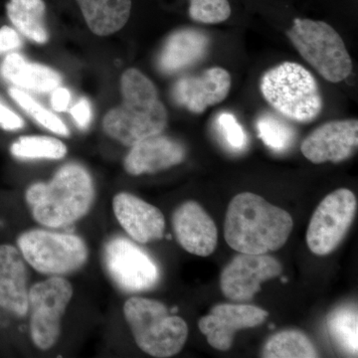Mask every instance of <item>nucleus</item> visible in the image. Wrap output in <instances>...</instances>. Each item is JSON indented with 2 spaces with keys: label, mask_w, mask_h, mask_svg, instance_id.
Instances as JSON below:
<instances>
[{
  "label": "nucleus",
  "mask_w": 358,
  "mask_h": 358,
  "mask_svg": "<svg viewBox=\"0 0 358 358\" xmlns=\"http://www.w3.org/2000/svg\"><path fill=\"white\" fill-rule=\"evenodd\" d=\"M288 212L255 193H239L228 206L224 238L239 253L267 254L281 249L293 230Z\"/></svg>",
  "instance_id": "f257e3e1"
},
{
  "label": "nucleus",
  "mask_w": 358,
  "mask_h": 358,
  "mask_svg": "<svg viewBox=\"0 0 358 358\" xmlns=\"http://www.w3.org/2000/svg\"><path fill=\"white\" fill-rule=\"evenodd\" d=\"M33 218L49 228H61L83 218L95 199L93 179L85 167H61L49 182L34 183L25 194Z\"/></svg>",
  "instance_id": "f03ea898"
},
{
  "label": "nucleus",
  "mask_w": 358,
  "mask_h": 358,
  "mask_svg": "<svg viewBox=\"0 0 358 358\" xmlns=\"http://www.w3.org/2000/svg\"><path fill=\"white\" fill-rule=\"evenodd\" d=\"M121 90V105L103 119L106 133L128 147L162 134L166 128L167 112L154 83L141 71L129 69L122 74Z\"/></svg>",
  "instance_id": "7ed1b4c3"
},
{
  "label": "nucleus",
  "mask_w": 358,
  "mask_h": 358,
  "mask_svg": "<svg viewBox=\"0 0 358 358\" xmlns=\"http://www.w3.org/2000/svg\"><path fill=\"white\" fill-rule=\"evenodd\" d=\"M260 89L265 100L292 121L310 122L324 108L317 80L298 63L284 62L267 71Z\"/></svg>",
  "instance_id": "20e7f679"
},
{
  "label": "nucleus",
  "mask_w": 358,
  "mask_h": 358,
  "mask_svg": "<svg viewBox=\"0 0 358 358\" xmlns=\"http://www.w3.org/2000/svg\"><path fill=\"white\" fill-rule=\"evenodd\" d=\"M124 315L136 345L150 357H173L187 341L185 320L171 315L159 301L134 296L124 303Z\"/></svg>",
  "instance_id": "39448f33"
},
{
  "label": "nucleus",
  "mask_w": 358,
  "mask_h": 358,
  "mask_svg": "<svg viewBox=\"0 0 358 358\" xmlns=\"http://www.w3.org/2000/svg\"><path fill=\"white\" fill-rule=\"evenodd\" d=\"M287 36L301 57L331 83L352 74V60L341 35L324 21L296 18Z\"/></svg>",
  "instance_id": "423d86ee"
},
{
  "label": "nucleus",
  "mask_w": 358,
  "mask_h": 358,
  "mask_svg": "<svg viewBox=\"0 0 358 358\" xmlns=\"http://www.w3.org/2000/svg\"><path fill=\"white\" fill-rule=\"evenodd\" d=\"M17 246L26 263L41 274H70L88 261V247L74 234L43 229L26 231L18 237Z\"/></svg>",
  "instance_id": "0eeeda50"
},
{
  "label": "nucleus",
  "mask_w": 358,
  "mask_h": 358,
  "mask_svg": "<svg viewBox=\"0 0 358 358\" xmlns=\"http://www.w3.org/2000/svg\"><path fill=\"white\" fill-rule=\"evenodd\" d=\"M72 296V285L61 275H51L29 289L30 334L39 350H49L57 343Z\"/></svg>",
  "instance_id": "6e6552de"
},
{
  "label": "nucleus",
  "mask_w": 358,
  "mask_h": 358,
  "mask_svg": "<svg viewBox=\"0 0 358 358\" xmlns=\"http://www.w3.org/2000/svg\"><path fill=\"white\" fill-rule=\"evenodd\" d=\"M357 209V197L352 190L339 188L327 195L308 224L306 239L310 251L319 256L334 251L350 230Z\"/></svg>",
  "instance_id": "1a4fd4ad"
},
{
  "label": "nucleus",
  "mask_w": 358,
  "mask_h": 358,
  "mask_svg": "<svg viewBox=\"0 0 358 358\" xmlns=\"http://www.w3.org/2000/svg\"><path fill=\"white\" fill-rule=\"evenodd\" d=\"M103 262L115 284L127 293L155 288L159 281V266L147 252L124 237H115L103 250Z\"/></svg>",
  "instance_id": "9d476101"
},
{
  "label": "nucleus",
  "mask_w": 358,
  "mask_h": 358,
  "mask_svg": "<svg viewBox=\"0 0 358 358\" xmlns=\"http://www.w3.org/2000/svg\"><path fill=\"white\" fill-rule=\"evenodd\" d=\"M282 272V264L274 257L240 253L221 273V291L231 301H250L260 291L263 282L278 277Z\"/></svg>",
  "instance_id": "9b49d317"
},
{
  "label": "nucleus",
  "mask_w": 358,
  "mask_h": 358,
  "mask_svg": "<svg viewBox=\"0 0 358 358\" xmlns=\"http://www.w3.org/2000/svg\"><path fill=\"white\" fill-rule=\"evenodd\" d=\"M268 315V312L256 306L220 303L200 319L199 326L212 348L228 352L237 331L260 326Z\"/></svg>",
  "instance_id": "f8f14e48"
},
{
  "label": "nucleus",
  "mask_w": 358,
  "mask_h": 358,
  "mask_svg": "<svg viewBox=\"0 0 358 358\" xmlns=\"http://www.w3.org/2000/svg\"><path fill=\"white\" fill-rule=\"evenodd\" d=\"M358 145L357 119L322 124L301 143V154L315 164L341 162L350 159Z\"/></svg>",
  "instance_id": "ddd939ff"
},
{
  "label": "nucleus",
  "mask_w": 358,
  "mask_h": 358,
  "mask_svg": "<svg viewBox=\"0 0 358 358\" xmlns=\"http://www.w3.org/2000/svg\"><path fill=\"white\" fill-rule=\"evenodd\" d=\"M231 88V76L221 67L206 69L199 76H185L174 85L173 96L181 107L202 114L207 108L223 102Z\"/></svg>",
  "instance_id": "4468645a"
},
{
  "label": "nucleus",
  "mask_w": 358,
  "mask_h": 358,
  "mask_svg": "<svg viewBox=\"0 0 358 358\" xmlns=\"http://www.w3.org/2000/svg\"><path fill=\"white\" fill-rule=\"evenodd\" d=\"M174 234L179 245L188 253L210 256L218 242V231L213 219L195 201L178 206L173 216Z\"/></svg>",
  "instance_id": "2eb2a0df"
},
{
  "label": "nucleus",
  "mask_w": 358,
  "mask_h": 358,
  "mask_svg": "<svg viewBox=\"0 0 358 358\" xmlns=\"http://www.w3.org/2000/svg\"><path fill=\"white\" fill-rule=\"evenodd\" d=\"M115 217L134 241L145 244L164 236L166 219L157 207L128 192L113 200Z\"/></svg>",
  "instance_id": "dca6fc26"
},
{
  "label": "nucleus",
  "mask_w": 358,
  "mask_h": 358,
  "mask_svg": "<svg viewBox=\"0 0 358 358\" xmlns=\"http://www.w3.org/2000/svg\"><path fill=\"white\" fill-rule=\"evenodd\" d=\"M28 268L20 250L0 245V308L16 317L29 313Z\"/></svg>",
  "instance_id": "f3484780"
},
{
  "label": "nucleus",
  "mask_w": 358,
  "mask_h": 358,
  "mask_svg": "<svg viewBox=\"0 0 358 358\" xmlns=\"http://www.w3.org/2000/svg\"><path fill=\"white\" fill-rule=\"evenodd\" d=\"M185 155V148L179 141L157 134L131 147L124 159V169L131 176L159 173L181 164Z\"/></svg>",
  "instance_id": "a211bd4d"
},
{
  "label": "nucleus",
  "mask_w": 358,
  "mask_h": 358,
  "mask_svg": "<svg viewBox=\"0 0 358 358\" xmlns=\"http://www.w3.org/2000/svg\"><path fill=\"white\" fill-rule=\"evenodd\" d=\"M210 39L204 32L182 29L167 38L160 51L157 65L162 72L173 74L190 67L204 58Z\"/></svg>",
  "instance_id": "6ab92c4d"
},
{
  "label": "nucleus",
  "mask_w": 358,
  "mask_h": 358,
  "mask_svg": "<svg viewBox=\"0 0 358 358\" xmlns=\"http://www.w3.org/2000/svg\"><path fill=\"white\" fill-rule=\"evenodd\" d=\"M2 76L17 88L47 93L58 88L61 76L46 66L30 63L17 53L9 54L0 68Z\"/></svg>",
  "instance_id": "aec40b11"
},
{
  "label": "nucleus",
  "mask_w": 358,
  "mask_h": 358,
  "mask_svg": "<svg viewBox=\"0 0 358 358\" xmlns=\"http://www.w3.org/2000/svg\"><path fill=\"white\" fill-rule=\"evenodd\" d=\"M92 32L107 36L121 30L131 15V0H77Z\"/></svg>",
  "instance_id": "412c9836"
},
{
  "label": "nucleus",
  "mask_w": 358,
  "mask_h": 358,
  "mask_svg": "<svg viewBox=\"0 0 358 358\" xmlns=\"http://www.w3.org/2000/svg\"><path fill=\"white\" fill-rule=\"evenodd\" d=\"M6 10L9 20L28 39L40 44L48 40L43 0H9Z\"/></svg>",
  "instance_id": "4be33fe9"
},
{
  "label": "nucleus",
  "mask_w": 358,
  "mask_h": 358,
  "mask_svg": "<svg viewBox=\"0 0 358 358\" xmlns=\"http://www.w3.org/2000/svg\"><path fill=\"white\" fill-rule=\"evenodd\" d=\"M312 341L299 331H284L275 334L266 341L262 350L265 358L317 357Z\"/></svg>",
  "instance_id": "5701e85b"
},
{
  "label": "nucleus",
  "mask_w": 358,
  "mask_h": 358,
  "mask_svg": "<svg viewBox=\"0 0 358 358\" xmlns=\"http://www.w3.org/2000/svg\"><path fill=\"white\" fill-rule=\"evenodd\" d=\"M358 315L355 306L336 308L327 315L329 336L341 350L357 357L358 352Z\"/></svg>",
  "instance_id": "b1692460"
},
{
  "label": "nucleus",
  "mask_w": 358,
  "mask_h": 358,
  "mask_svg": "<svg viewBox=\"0 0 358 358\" xmlns=\"http://www.w3.org/2000/svg\"><path fill=\"white\" fill-rule=\"evenodd\" d=\"M11 154L23 159H60L67 154L62 141L49 136H22L11 145Z\"/></svg>",
  "instance_id": "393cba45"
},
{
  "label": "nucleus",
  "mask_w": 358,
  "mask_h": 358,
  "mask_svg": "<svg viewBox=\"0 0 358 358\" xmlns=\"http://www.w3.org/2000/svg\"><path fill=\"white\" fill-rule=\"evenodd\" d=\"M257 131L259 138L274 152H285L294 143V129L270 113L259 117L257 121Z\"/></svg>",
  "instance_id": "a878e982"
},
{
  "label": "nucleus",
  "mask_w": 358,
  "mask_h": 358,
  "mask_svg": "<svg viewBox=\"0 0 358 358\" xmlns=\"http://www.w3.org/2000/svg\"><path fill=\"white\" fill-rule=\"evenodd\" d=\"M9 95L15 101L23 110L32 117L38 124L44 128L60 134V136H69V129L65 126L64 122L48 110L41 107L31 96L26 94L22 90L18 88L9 89Z\"/></svg>",
  "instance_id": "bb28decb"
},
{
  "label": "nucleus",
  "mask_w": 358,
  "mask_h": 358,
  "mask_svg": "<svg viewBox=\"0 0 358 358\" xmlns=\"http://www.w3.org/2000/svg\"><path fill=\"white\" fill-rule=\"evenodd\" d=\"M190 18L203 24H218L229 20L231 6L228 0H189Z\"/></svg>",
  "instance_id": "cd10ccee"
},
{
  "label": "nucleus",
  "mask_w": 358,
  "mask_h": 358,
  "mask_svg": "<svg viewBox=\"0 0 358 358\" xmlns=\"http://www.w3.org/2000/svg\"><path fill=\"white\" fill-rule=\"evenodd\" d=\"M217 128L226 145L233 150H242L246 148L248 138L244 129L231 113L224 112L218 115Z\"/></svg>",
  "instance_id": "c85d7f7f"
},
{
  "label": "nucleus",
  "mask_w": 358,
  "mask_h": 358,
  "mask_svg": "<svg viewBox=\"0 0 358 358\" xmlns=\"http://www.w3.org/2000/svg\"><path fill=\"white\" fill-rule=\"evenodd\" d=\"M73 119L76 122L78 128L85 129L88 128L92 121L91 103L87 99H81L70 110Z\"/></svg>",
  "instance_id": "c756f323"
},
{
  "label": "nucleus",
  "mask_w": 358,
  "mask_h": 358,
  "mask_svg": "<svg viewBox=\"0 0 358 358\" xmlns=\"http://www.w3.org/2000/svg\"><path fill=\"white\" fill-rule=\"evenodd\" d=\"M24 126V122L20 115L15 114L10 109L0 102V128L6 131H15Z\"/></svg>",
  "instance_id": "7c9ffc66"
},
{
  "label": "nucleus",
  "mask_w": 358,
  "mask_h": 358,
  "mask_svg": "<svg viewBox=\"0 0 358 358\" xmlns=\"http://www.w3.org/2000/svg\"><path fill=\"white\" fill-rule=\"evenodd\" d=\"M21 39L18 33L8 26L0 28V54L20 48Z\"/></svg>",
  "instance_id": "2f4dec72"
},
{
  "label": "nucleus",
  "mask_w": 358,
  "mask_h": 358,
  "mask_svg": "<svg viewBox=\"0 0 358 358\" xmlns=\"http://www.w3.org/2000/svg\"><path fill=\"white\" fill-rule=\"evenodd\" d=\"M71 101V93L69 90L66 88H56L52 94L51 105L54 110L57 112H64L69 106Z\"/></svg>",
  "instance_id": "473e14b6"
}]
</instances>
